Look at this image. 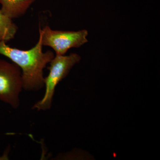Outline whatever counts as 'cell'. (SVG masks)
I'll use <instances>...</instances> for the list:
<instances>
[{"label":"cell","instance_id":"6da1fadb","mask_svg":"<svg viewBox=\"0 0 160 160\" xmlns=\"http://www.w3.org/2000/svg\"><path fill=\"white\" fill-rule=\"evenodd\" d=\"M39 35L35 46L28 50L12 48L4 42H0V55L8 58L21 69L23 89L37 91L44 87V69L54 58L51 50L44 52Z\"/></svg>","mask_w":160,"mask_h":160},{"label":"cell","instance_id":"7a4b0ae2","mask_svg":"<svg viewBox=\"0 0 160 160\" xmlns=\"http://www.w3.org/2000/svg\"><path fill=\"white\" fill-rule=\"evenodd\" d=\"M81 59L79 55L76 53H71L69 55H55L49 62V74L45 78V94L42 99L34 104L32 109L38 111H46L51 108L56 87Z\"/></svg>","mask_w":160,"mask_h":160},{"label":"cell","instance_id":"3957f363","mask_svg":"<svg viewBox=\"0 0 160 160\" xmlns=\"http://www.w3.org/2000/svg\"><path fill=\"white\" fill-rule=\"evenodd\" d=\"M23 89L21 69L15 63L0 59V100L17 109Z\"/></svg>","mask_w":160,"mask_h":160},{"label":"cell","instance_id":"277c9868","mask_svg":"<svg viewBox=\"0 0 160 160\" xmlns=\"http://www.w3.org/2000/svg\"><path fill=\"white\" fill-rule=\"evenodd\" d=\"M43 46H49L55 54L64 55L69 49L79 48L88 42V32L86 29L77 31L53 30L49 26L39 28Z\"/></svg>","mask_w":160,"mask_h":160},{"label":"cell","instance_id":"5b68a950","mask_svg":"<svg viewBox=\"0 0 160 160\" xmlns=\"http://www.w3.org/2000/svg\"><path fill=\"white\" fill-rule=\"evenodd\" d=\"M36 0H0L1 11L13 19L22 16Z\"/></svg>","mask_w":160,"mask_h":160},{"label":"cell","instance_id":"8992f818","mask_svg":"<svg viewBox=\"0 0 160 160\" xmlns=\"http://www.w3.org/2000/svg\"><path fill=\"white\" fill-rule=\"evenodd\" d=\"M17 31V26L12 20L0 9V42L7 43L13 39Z\"/></svg>","mask_w":160,"mask_h":160}]
</instances>
